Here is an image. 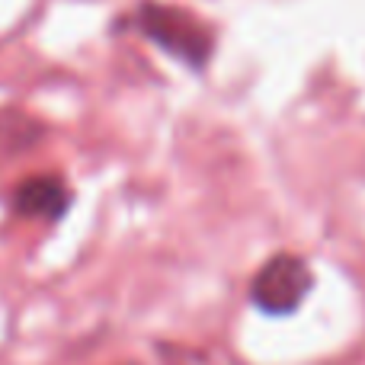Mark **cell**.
<instances>
[{
    "instance_id": "cell-1",
    "label": "cell",
    "mask_w": 365,
    "mask_h": 365,
    "mask_svg": "<svg viewBox=\"0 0 365 365\" xmlns=\"http://www.w3.org/2000/svg\"><path fill=\"white\" fill-rule=\"evenodd\" d=\"M138 29L151 38L154 45L173 55L177 61L189 68H205L215 48V36L202 19L180 6H167L158 0H145L138 6Z\"/></svg>"
},
{
    "instance_id": "cell-2",
    "label": "cell",
    "mask_w": 365,
    "mask_h": 365,
    "mask_svg": "<svg viewBox=\"0 0 365 365\" xmlns=\"http://www.w3.org/2000/svg\"><path fill=\"white\" fill-rule=\"evenodd\" d=\"M311 269L302 257L295 253H276L266 259L263 269L253 276L250 302L263 314H292L311 292Z\"/></svg>"
},
{
    "instance_id": "cell-3",
    "label": "cell",
    "mask_w": 365,
    "mask_h": 365,
    "mask_svg": "<svg viewBox=\"0 0 365 365\" xmlns=\"http://www.w3.org/2000/svg\"><path fill=\"white\" fill-rule=\"evenodd\" d=\"M71 205V189L61 177H29L13 189V212L19 218L58 221Z\"/></svg>"
},
{
    "instance_id": "cell-4",
    "label": "cell",
    "mask_w": 365,
    "mask_h": 365,
    "mask_svg": "<svg viewBox=\"0 0 365 365\" xmlns=\"http://www.w3.org/2000/svg\"><path fill=\"white\" fill-rule=\"evenodd\" d=\"M42 138V125L26 113H0V164L13 160L19 151L32 148Z\"/></svg>"
}]
</instances>
